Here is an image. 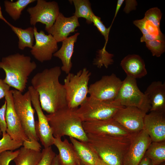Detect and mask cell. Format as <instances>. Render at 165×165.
<instances>
[{
	"label": "cell",
	"mask_w": 165,
	"mask_h": 165,
	"mask_svg": "<svg viewBox=\"0 0 165 165\" xmlns=\"http://www.w3.org/2000/svg\"><path fill=\"white\" fill-rule=\"evenodd\" d=\"M61 73L59 66L45 69L35 75L31 81L38 94L42 109L49 114L67 106L65 89L59 81Z\"/></svg>",
	"instance_id": "6da1fadb"
},
{
	"label": "cell",
	"mask_w": 165,
	"mask_h": 165,
	"mask_svg": "<svg viewBox=\"0 0 165 165\" xmlns=\"http://www.w3.org/2000/svg\"><path fill=\"white\" fill-rule=\"evenodd\" d=\"M86 134L87 144L99 158L108 165H123L124 156L136 134L131 137H121Z\"/></svg>",
	"instance_id": "7a4b0ae2"
},
{
	"label": "cell",
	"mask_w": 165,
	"mask_h": 165,
	"mask_svg": "<svg viewBox=\"0 0 165 165\" xmlns=\"http://www.w3.org/2000/svg\"><path fill=\"white\" fill-rule=\"evenodd\" d=\"M36 67L29 56L19 53L3 57L0 61V68L5 73L4 82L22 93L26 88L29 76Z\"/></svg>",
	"instance_id": "3957f363"
},
{
	"label": "cell",
	"mask_w": 165,
	"mask_h": 165,
	"mask_svg": "<svg viewBox=\"0 0 165 165\" xmlns=\"http://www.w3.org/2000/svg\"><path fill=\"white\" fill-rule=\"evenodd\" d=\"M76 109L68 106L46 115L54 137L67 136L87 142L88 138L82 126V121Z\"/></svg>",
	"instance_id": "277c9868"
},
{
	"label": "cell",
	"mask_w": 165,
	"mask_h": 165,
	"mask_svg": "<svg viewBox=\"0 0 165 165\" xmlns=\"http://www.w3.org/2000/svg\"><path fill=\"white\" fill-rule=\"evenodd\" d=\"M13 104L16 113L29 141L26 148L40 151L41 146L38 137L35 120V110L32 106L30 93L28 90L24 94L12 90Z\"/></svg>",
	"instance_id": "5b68a950"
},
{
	"label": "cell",
	"mask_w": 165,
	"mask_h": 165,
	"mask_svg": "<svg viewBox=\"0 0 165 165\" xmlns=\"http://www.w3.org/2000/svg\"><path fill=\"white\" fill-rule=\"evenodd\" d=\"M91 73L86 68L76 74L70 72L64 79L67 106L77 108L86 100L88 94V84Z\"/></svg>",
	"instance_id": "8992f818"
},
{
	"label": "cell",
	"mask_w": 165,
	"mask_h": 165,
	"mask_svg": "<svg viewBox=\"0 0 165 165\" xmlns=\"http://www.w3.org/2000/svg\"><path fill=\"white\" fill-rule=\"evenodd\" d=\"M123 106L114 101H104L87 97L76 109L83 122L104 120L112 118L118 110Z\"/></svg>",
	"instance_id": "52a82bcc"
},
{
	"label": "cell",
	"mask_w": 165,
	"mask_h": 165,
	"mask_svg": "<svg viewBox=\"0 0 165 165\" xmlns=\"http://www.w3.org/2000/svg\"><path fill=\"white\" fill-rule=\"evenodd\" d=\"M114 101L123 106L137 107L147 113L151 108L147 96L139 89L136 79L127 76Z\"/></svg>",
	"instance_id": "ba28073f"
},
{
	"label": "cell",
	"mask_w": 165,
	"mask_h": 165,
	"mask_svg": "<svg viewBox=\"0 0 165 165\" xmlns=\"http://www.w3.org/2000/svg\"><path fill=\"white\" fill-rule=\"evenodd\" d=\"M27 11L30 15V24L34 26L38 22L44 24L46 31L52 26L60 13L57 2L44 0H37L36 5L28 7Z\"/></svg>",
	"instance_id": "9c48e42d"
},
{
	"label": "cell",
	"mask_w": 165,
	"mask_h": 165,
	"mask_svg": "<svg viewBox=\"0 0 165 165\" xmlns=\"http://www.w3.org/2000/svg\"><path fill=\"white\" fill-rule=\"evenodd\" d=\"M122 81L115 74L104 75L89 87L90 97L98 100L112 102L116 97Z\"/></svg>",
	"instance_id": "30bf717a"
},
{
	"label": "cell",
	"mask_w": 165,
	"mask_h": 165,
	"mask_svg": "<svg viewBox=\"0 0 165 165\" xmlns=\"http://www.w3.org/2000/svg\"><path fill=\"white\" fill-rule=\"evenodd\" d=\"M82 126L86 134L131 137L137 133L130 132L113 118L83 122Z\"/></svg>",
	"instance_id": "8fae6325"
},
{
	"label": "cell",
	"mask_w": 165,
	"mask_h": 165,
	"mask_svg": "<svg viewBox=\"0 0 165 165\" xmlns=\"http://www.w3.org/2000/svg\"><path fill=\"white\" fill-rule=\"evenodd\" d=\"M30 93L32 104L36 111L38 121L35 122V126L38 137L45 148L53 145L54 137L46 115L41 107L38 93L31 86L28 87Z\"/></svg>",
	"instance_id": "7c38bea8"
},
{
	"label": "cell",
	"mask_w": 165,
	"mask_h": 165,
	"mask_svg": "<svg viewBox=\"0 0 165 165\" xmlns=\"http://www.w3.org/2000/svg\"><path fill=\"white\" fill-rule=\"evenodd\" d=\"M146 113L135 107H123L118 110L112 118L130 132L136 134L143 129L144 119Z\"/></svg>",
	"instance_id": "4fadbf2b"
},
{
	"label": "cell",
	"mask_w": 165,
	"mask_h": 165,
	"mask_svg": "<svg viewBox=\"0 0 165 165\" xmlns=\"http://www.w3.org/2000/svg\"><path fill=\"white\" fill-rule=\"evenodd\" d=\"M34 29L35 43L31 49V54L42 63L50 60L58 50V42L51 35L46 34L42 30L38 32L35 26Z\"/></svg>",
	"instance_id": "5bb4252c"
},
{
	"label": "cell",
	"mask_w": 165,
	"mask_h": 165,
	"mask_svg": "<svg viewBox=\"0 0 165 165\" xmlns=\"http://www.w3.org/2000/svg\"><path fill=\"white\" fill-rule=\"evenodd\" d=\"M5 98L6 102L5 114L7 126L6 133L13 139L22 142L23 147H26L29 140L24 132L14 108L12 90L7 93Z\"/></svg>",
	"instance_id": "9a60e30c"
},
{
	"label": "cell",
	"mask_w": 165,
	"mask_h": 165,
	"mask_svg": "<svg viewBox=\"0 0 165 165\" xmlns=\"http://www.w3.org/2000/svg\"><path fill=\"white\" fill-rule=\"evenodd\" d=\"M152 141L144 129L137 133L124 156L123 165H138Z\"/></svg>",
	"instance_id": "2e32d148"
},
{
	"label": "cell",
	"mask_w": 165,
	"mask_h": 165,
	"mask_svg": "<svg viewBox=\"0 0 165 165\" xmlns=\"http://www.w3.org/2000/svg\"><path fill=\"white\" fill-rule=\"evenodd\" d=\"M152 141H165V112L150 111L144 119V128Z\"/></svg>",
	"instance_id": "e0dca14e"
},
{
	"label": "cell",
	"mask_w": 165,
	"mask_h": 165,
	"mask_svg": "<svg viewBox=\"0 0 165 165\" xmlns=\"http://www.w3.org/2000/svg\"><path fill=\"white\" fill-rule=\"evenodd\" d=\"M78 19L74 15L66 17L60 12L52 26L47 32L51 35L57 42H62L80 26Z\"/></svg>",
	"instance_id": "ac0fdd59"
},
{
	"label": "cell",
	"mask_w": 165,
	"mask_h": 165,
	"mask_svg": "<svg viewBox=\"0 0 165 165\" xmlns=\"http://www.w3.org/2000/svg\"><path fill=\"white\" fill-rule=\"evenodd\" d=\"M144 94L151 105L150 111L165 112V83L154 81L147 87Z\"/></svg>",
	"instance_id": "d6986e66"
},
{
	"label": "cell",
	"mask_w": 165,
	"mask_h": 165,
	"mask_svg": "<svg viewBox=\"0 0 165 165\" xmlns=\"http://www.w3.org/2000/svg\"><path fill=\"white\" fill-rule=\"evenodd\" d=\"M79 34V32L76 33L64 40L61 48L53 54V56L61 60L62 64L61 70L67 74L70 72L72 67L71 58L74 44Z\"/></svg>",
	"instance_id": "ffe728a7"
},
{
	"label": "cell",
	"mask_w": 165,
	"mask_h": 165,
	"mask_svg": "<svg viewBox=\"0 0 165 165\" xmlns=\"http://www.w3.org/2000/svg\"><path fill=\"white\" fill-rule=\"evenodd\" d=\"M53 145L58 150L61 165H79L81 163L73 145L67 139L62 141L61 137H54Z\"/></svg>",
	"instance_id": "44dd1931"
},
{
	"label": "cell",
	"mask_w": 165,
	"mask_h": 165,
	"mask_svg": "<svg viewBox=\"0 0 165 165\" xmlns=\"http://www.w3.org/2000/svg\"><path fill=\"white\" fill-rule=\"evenodd\" d=\"M120 65L127 76L136 79L142 78L147 74L144 60L138 55L127 56L122 60Z\"/></svg>",
	"instance_id": "7402d4cb"
},
{
	"label": "cell",
	"mask_w": 165,
	"mask_h": 165,
	"mask_svg": "<svg viewBox=\"0 0 165 165\" xmlns=\"http://www.w3.org/2000/svg\"><path fill=\"white\" fill-rule=\"evenodd\" d=\"M69 139L81 163L86 165H95L99 158L87 142L72 137H70Z\"/></svg>",
	"instance_id": "603a6c76"
},
{
	"label": "cell",
	"mask_w": 165,
	"mask_h": 165,
	"mask_svg": "<svg viewBox=\"0 0 165 165\" xmlns=\"http://www.w3.org/2000/svg\"><path fill=\"white\" fill-rule=\"evenodd\" d=\"M42 153L24 147L19 149V153L14 158L15 165H36L40 159Z\"/></svg>",
	"instance_id": "cb8c5ba5"
},
{
	"label": "cell",
	"mask_w": 165,
	"mask_h": 165,
	"mask_svg": "<svg viewBox=\"0 0 165 165\" xmlns=\"http://www.w3.org/2000/svg\"><path fill=\"white\" fill-rule=\"evenodd\" d=\"M18 37V47L23 50L26 47L31 49L35 39L34 28L29 27L25 29L15 27L10 24L9 25Z\"/></svg>",
	"instance_id": "d4e9b609"
},
{
	"label": "cell",
	"mask_w": 165,
	"mask_h": 165,
	"mask_svg": "<svg viewBox=\"0 0 165 165\" xmlns=\"http://www.w3.org/2000/svg\"><path fill=\"white\" fill-rule=\"evenodd\" d=\"M145 156L150 160L153 165H159L165 161V141H152Z\"/></svg>",
	"instance_id": "484cf974"
},
{
	"label": "cell",
	"mask_w": 165,
	"mask_h": 165,
	"mask_svg": "<svg viewBox=\"0 0 165 165\" xmlns=\"http://www.w3.org/2000/svg\"><path fill=\"white\" fill-rule=\"evenodd\" d=\"M35 0H17L13 2L8 0L4 1L5 10L6 13L15 21L20 18L22 11L29 4Z\"/></svg>",
	"instance_id": "4316f807"
},
{
	"label": "cell",
	"mask_w": 165,
	"mask_h": 165,
	"mask_svg": "<svg viewBox=\"0 0 165 165\" xmlns=\"http://www.w3.org/2000/svg\"><path fill=\"white\" fill-rule=\"evenodd\" d=\"M75 8V11L74 13L78 19L82 17L86 19L87 24L92 23V17L94 14L92 9L91 4L88 0H73Z\"/></svg>",
	"instance_id": "83f0119b"
},
{
	"label": "cell",
	"mask_w": 165,
	"mask_h": 165,
	"mask_svg": "<svg viewBox=\"0 0 165 165\" xmlns=\"http://www.w3.org/2000/svg\"><path fill=\"white\" fill-rule=\"evenodd\" d=\"M113 55L108 53L105 49V47L99 50L94 60L93 64L98 68L104 66L106 68L113 62L112 57Z\"/></svg>",
	"instance_id": "f1b7e54d"
},
{
	"label": "cell",
	"mask_w": 165,
	"mask_h": 165,
	"mask_svg": "<svg viewBox=\"0 0 165 165\" xmlns=\"http://www.w3.org/2000/svg\"><path fill=\"white\" fill-rule=\"evenodd\" d=\"M22 142L15 141L6 133L0 140V154L6 151H12L23 145Z\"/></svg>",
	"instance_id": "f546056e"
},
{
	"label": "cell",
	"mask_w": 165,
	"mask_h": 165,
	"mask_svg": "<svg viewBox=\"0 0 165 165\" xmlns=\"http://www.w3.org/2000/svg\"><path fill=\"white\" fill-rule=\"evenodd\" d=\"M145 43L146 47L150 50L153 56L160 57L165 51V41L155 40Z\"/></svg>",
	"instance_id": "4dcf8cb0"
},
{
	"label": "cell",
	"mask_w": 165,
	"mask_h": 165,
	"mask_svg": "<svg viewBox=\"0 0 165 165\" xmlns=\"http://www.w3.org/2000/svg\"><path fill=\"white\" fill-rule=\"evenodd\" d=\"M162 16L160 10L157 7H154L150 9L146 12L144 18L160 28V22Z\"/></svg>",
	"instance_id": "1f68e13d"
},
{
	"label": "cell",
	"mask_w": 165,
	"mask_h": 165,
	"mask_svg": "<svg viewBox=\"0 0 165 165\" xmlns=\"http://www.w3.org/2000/svg\"><path fill=\"white\" fill-rule=\"evenodd\" d=\"M42 153V157L36 165H51L53 160L56 155L51 146L44 148Z\"/></svg>",
	"instance_id": "d6a6232c"
},
{
	"label": "cell",
	"mask_w": 165,
	"mask_h": 165,
	"mask_svg": "<svg viewBox=\"0 0 165 165\" xmlns=\"http://www.w3.org/2000/svg\"><path fill=\"white\" fill-rule=\"evenodd\" d=\"M92 20L94 25L97 27L98 30L104 37L106 41L105 44V46L108 41V35L111 27L108 28H107L101 20V18L96 16L94 14L92 16Z\"/></svg>",
	"instance_id": "836d02e7"
},
{
	"label": "cell",
	"mask_w": 165,
	"mask_h": 165,
	"mask_svg": "<svg viewBox=\"0 0 165 165\" xmlns=\"http://www.w3.org/2000/svg\"><path fill=\"white\" fill-rule=\"evenodd\" d=\"M144 19V31L142 33L143 35L149 34L159 35L162 34L160 28L155 26L151 22Z\"/></svg>",
	"instance_id": "e575fe53"
},
{
	"label": "cell",
	"mask_w": 165,
	"mask_h": 165,
	"mask_svg": "<svg viewBox=\"0 0 165 165\" xmlns=\"http://www.w3.org/2000/svg\"><path fill=\"white\" fill-rule=\"evenodd\" d=\"M6 102L5 101L0 108V134L2 136L6 134L7 126L5 119Z\"/></svg>",
	"instance_id": "d590c367"
},
{
	"label": "cell",
	"mask_w": 165,
	"mask_h": 165,
	"mask_svg": "<svg viewBox=\"0 0 165 165\" xmlns=\"http://www.w3.org/2000/svg\"><path fill=\"white\" fill-rule=\"evenodd\" d=\"M155 40H160L165 41L164 36L163 34L159 35H156L149 34L143 35L141 37L140 41L141 42H146Z\"/></svg>",
	"instance_id": "8d00e7d4"
},
{
	"label": "cell",
	"mask_w": 165,
	"mask_h": 165,
	"mask_svg": "<svg viewBox=\"0 0 165 165\" xmlns=\"http://www.w3.org/2000/svg\"><path fill=\"white\" fill-rule=\"evenodd\" d=\"M10 86L0 78V100L5 97L10 90Z\"/></svg>",
	"instance_id": "74e56055"
},
{
	"label": "cell",
	"mask_w": 165,
	"mask_h": 165,
	"mask_svg": "<svg viewBox=\"0 0 165 165\" xmlns=\"http://www.w3.org/2000/svg\"><path fill=\"white\" fill-rule=\"evenodd\" d=\"M138 165H153L150 159L144 156Z\"/></svg>",
	"instance_id": "f35d334b"
},
{
	"label": "cell",
	"mask_w": 165,
	"mask_h": 165,
	"mask_svg": "<svg viewBox=\"0 0 165 165\" xmlns=\"http://www.w3.org/2000/svg\"><path fill=\"white\" fill-rule=\"evenodd\" d=\"M137 5V2L135 1L132 0L131 5L130 6L126 5V6L124 9V11L127 13H128L132 9H134L136 8L135 7L132 6H135Z\"/></svg>",
	"instance_id": "ab89813d"
},
{
	"label": "cell",
	"mask_w": 165,
	"mask_h": 165,
	"mask_svg": "<svg viewBox=\"0 0 165 165\" xmlns=\"http://www.w3.org/2000/svg\"><path fill=\"white\" fill-rule=\"evenodd\" d=\"M124 0H118V1L116 10L115 13V16L113 21L114 19L116 16V15H117V13L122 6V5L123 4V3L124 2Z\"/></svg>",
	"instance_id": "60d3db41"
},
{
	"label": "cell",
	"mask_w": 165,
	"mask_h": 165,
	"mask_svg": "<svg viewBox=\"0 0 165 165\" xmlns=\"http://www.w3.org/2000/svg\"><path fill=\"white\" fill-rule=\"evenodd\" d=\"M51 165H61L58 155H56L53 159Z\"/></svg>",
	"instance_id": "b9f144b4"
},
{
	"label": "cell",
	"mask_w": 165,
	"mask_h": 165,
	"mask_svg": "<svg viewBox=\"0 0 165 165\" xmlns=\"http://www.w3.org/2000/svg\"><path fill=\"white\" fill-rule=\"evenodd\" d=\"M0 19L4 21L9 26L10 24L7 21V20L3 16L2 11L1 10V8L0 5Z\"/></svg>",
	"instance_id": "7bdbcfd3"
},
{
	"label": "cell",
	"mask_w": 165,
	"mask_h": 165,
	"mask_svg": "<svg viewBox=\"0 0 165 165\" xmlns=\"http://www.w3.org/2000/svg\"><path fill=\"white\" fill-rule=\"evenodd\" d=\"M95 165H108L99 158Z\"/></svg>",
	"instance_id": "ee69618b"
},
{
	"label": "cell",
	"mask_w": 165,
	"mask_h": 165,
	"mask_svg": "<svg viewBox=\"0 0 165 165\" xmlns=\"http://www.w3.org/2000/svg\"><path fill=\"white\" fill-rule=\"evenodd\" d=\"M159 165H165V163L164 162Z\"/></svg>",
	"instance_id": "f6af8a7d"
},
{
	"label": "cell",
	"mask_w": 165,
	"mask_h": 165,
	"mask_svg": "<svg viewBox=\"0 0 165 165\" xmlns=\"http://www.w3.org/2000/svg\"><path fill=\"white\" fill-rule=\"evenodd\" d=\"M79 165H85V164H83V163H80L79 164Z\"/></svg>",
	"instance_id": "bcb514c9"
},
{
	"label": "cell",
	"mask_w": 165,
	"mask_h": 165,
	"mask_svg": "<svg viewBox=\"0 0 165 165\" xmlns=\"http://www.w3.org/2000/svg\"><path fill=\"white\" fill-rule=\"evenodd\" d=\"M2 165H7V164H3Z\"/></svg>",
	"instance_id": "7dc6e473"
}]
</instances>
